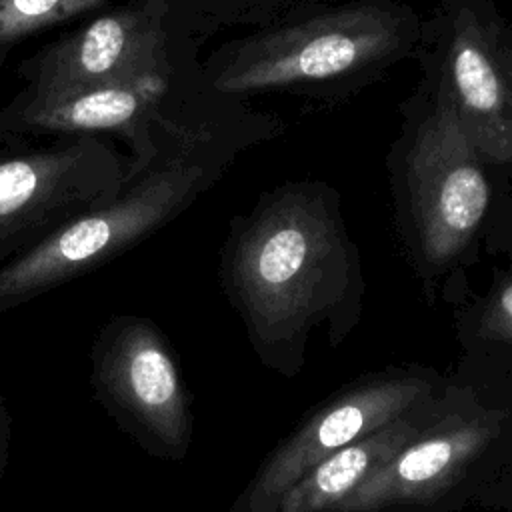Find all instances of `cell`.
I'll return each instance as SVG.
<instances>
[{
    "label": "cell",
    "instance_id": "cell-13",
    "mask_svg": "<svg viewBox=\"0 0 512 512\" xmlns=\"http://www.w3.org/2000/svg\"><path fill=\"white\" fill-rule=\"evenodd\" d=\"M466 372H490L494 392L500 380L512 382V272L498 274L492 288L458 316Z\"/></svg>",
    "mask_w": 512,
    "mask_h": 512
},
{
    "label": "cell",
    "instance_id": "cell-6",
    "mask_svg": "<svg viewBox=\"0 0 512 512\" xmlns=\"http://www.w3.org/2000/svg\"><path fill=\"white\" fill-rule=\"evenodd\" d=\"M422 88L488 166L512 178V32L492 0H442L422 28Z\"/></svg>",
    "mask_w": 512,
    "mask_h": 512
},
{
    "label": "cell",
    "instance_id": "cell-9",
    "mask_svg": "<svg viewBox=\"0 0 512 512\" xmlns=\"http://www.w3.org/2000/svg\"><path fill=\"white\" fill-rule=\"evenodd\" d=\"M94 382L142 444L166 458L186 456L190 398L166 338L150 320L118 318L102 330Z\"/></svg>",
    "mask_w": 512,
    "mask_h": 512
},
{
    "label": "cell",
    "instance_id": "cell-14",
    "mask_svg": "<svg viewBox=\"0 0 512 512\" xmlns=\"http://www.w3.org/2000/svg\"><path fill=\"white\" fill-rule=\"evenodd\" d=\"M198 26H250L264 30L338 0H178Z\"/></svg>",
    "mask_w": 512,
    "mask_h": 512
},
{
    "label": "cell",
    "instance_id": "cell-1",
    "mask_svg": "<svg viewBox=\"0 0 512 512\" xmlns=\"http://www.w3.org/2000/svg\"><path fill=\"white\" fill-rule=\"evenodd\" d=\"M222 284L260 362L294 378L310 334L326 326L338 346L360 320V248L340 194L324 182H286L230 228Z\"/></svg>",
    "mask_w": 512,
    "mask_h": 512
},
{
    "label": "cell",
    "instance_id": "cell-17",
    "mask_svg": "<svg viewBox=\"0 0 512 512\" xmlns=\"http://www.w3.org/2000/svg\"><path fill=\"white\" fill-rule=\"evenodd\" d=\"M490 218H500V222L494 226H488L486 234L492 232V236H504V246H506L504 250H512V200L506 202L504 216L490 214Z\"/></svg>",
    "mask_w": 512,
    "mask_h": 512
},
{
    "label": "cell",
    "instance_id": "cell-10",
    "mask_svg": "<svg viewBox=\"0 0 512 512\" xmlns=\"http://www.w3.org/2000/svg\"><path fill=\"white\" fill-rule=\"evenodd\" d=\"M170 10L166 0H148L98 16L38 52L20 76L32 92L172 78Z\"/></svg>",
    "mask_w": 512,
    "mask_h": 512
},
{
    "label": "cell",
    "instance_id": "cell-11",
    "mask_svg": "<svg viewBox=\"0 0 512 512\" xmlns=\"http://www.w3.org/2000/svg\"><path fill=\"white\" fill-rule=\"evenodd\" d=\"M172 78L96 84L50 92L26 90L0 112V132L96 136L116 132L130 140L134 164H146L182 122L162 114Z\"/></svg>",
    "mask_w": 512,
    "mask_h": 512
},
{
    "label": "cell",
    "instance_id": "cell-5",
    "mask_svg": "<svg viewBox=\"0 0 512 512\" xmlns=\"http://www.w3.org/2000/svg\"><path fill=\"white\" fill-rule=\"evenodd\" d=\"M510 454L512 408L448 382L440 416L332 512H450L494 482Z\"/></svg>",
    "mask_w": 512,
    "mask_h": 512
},
{
    "label": "cell",
    "instance_id": "cell-3",
    "mask_svg": "<svg viewBox=\"0 0 512 512\" xmlns=\"http://www.w3.org/2000/svg\"><path fill=\"white\" fill-rule=\"evenodd\" d=\"M424 20L398 0H346L248 32L218 48L200 72L214 102L264 94L346 98L416 56Z\"/></svg>",
    "mask_w": 512,
    "mask_h": 512
},
{
    "label": "cell",
    "instance_id": "cell-16",
    "mask_svg": "<svg viewBox=\"0 0 512 512\" xmlns=\"http://www.w3.org/2000/svg\"><path fill=\"white\" fill-rule=\"evenodd\" d=\"M476 498L486 506L512 510V472L490 482L484 490H480V494Z\"/></svg>",
    "mask_w": 512,
    "mask_h": 512
},
{
    "label": "cell",
    "instance_id": "cell-7",
    "mask_svg": "<svg viewBox=\"0 0 512 512\" xmlns=\"http://www.w3.org/2000/svg\"><path fill=\"white\" fill-rule=\"evenodd\" d=\"M130 164L98 136H64L2 156L0 268L112 200L128 180Z\"/></svg>",
    "mask_w": 512,
    "mask_h": 512
},
{
    "label": "cell",
    "instance_id": "cell-4",
    "mask_svg": "<svg viewBox=\"0 0 512 512\" xmlns=\"http://www.w3.org/2000/svg\"><path fill=\"white\" fill-rule=\"evenodd\" d=\"M422 88V86H420ZM396 144L398 218L412 266L428 300L456 276L486 232L494 184L454 116L424 88Z\"/></svg>",
    "mask_w": 512,
    "mask_h": 512
},
{
    "label": "cell",
    "instance_id": "cell-8",
    "mask_svg": "<svg viewBox=\"0 0 512 512\" xmlns=\"http://www.w3.org/2000/svg\"><path fill=\"white\" fill-rule=\"evenodd\" d=\"M444 386L446 380L424 366H390L342 386L262 460L232 512H272L282 494L320 460L418 408Z\"/></svg>",
    "mask_w": 512,
    "mask_h": 512
},
{
    "label": "cell",
    "instance_id": "cell-12",
    "mask_svg": "<svg viewBox=\"0 0 512 512\" xmlns=\"http://www.w3.org/2000/svg\"><path fill=\"white\" fill-rule=\"evenodd\" d=\"M444 400L446 386L440 394L374 434L320 460L282 494L272 512H332L370 474L418 438L440 416Z\"/></svg>",
    "mask_w": 512,
    "mask_h": 512
},
{
    "label": "cell",
    "instance_id": "cell-15",
    "mask_svg": "<svg viewBox=\"0 0 512 512\" xmlns=\"http://www.w3.org/2000/svg\"><path fill=\"white\" fill-rule=\"evenodd\" d=\"M108 0H0V46L90 12Z\"/></svg>",
    "mask_w": 512,
    "mask_h": 512
},
{
    "label": "cell",
    "instance_id": "cell-2",
    "mask_svg": "<svg viewBox=\"0 0 512 512\" xmlns=\"http://www.w3.org/2000/svg\"><path fill=\"white\" fill-rule=\"evenodd\" d=\"M284 130L280 118L224 104L178 124L146 164H130L122 190L0 268V312L86 274L186 210L234 158Z\"/></svg>",
    "mask_w": 512,
    "mask_h": 512
}]
</instances>
